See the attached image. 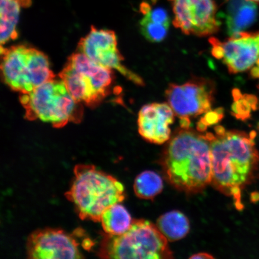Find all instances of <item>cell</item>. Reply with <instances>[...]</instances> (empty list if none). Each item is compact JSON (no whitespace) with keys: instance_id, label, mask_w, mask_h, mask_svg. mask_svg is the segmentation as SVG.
<instances>
[{"instance_id":"14","label":"cell","mask_w":259,"mask_h":259,"mask_svg":"<svg viewBox=\"0 0 259 259\" xmlns=\"http://www.w3.org/2000/svg\"><path fill=\"white\" fill-rule=\"evenodd\" d=\"M227 30L234 36L250 27L256 20L257 8L250 0H226Z\"/></svg>"},{"instance_id":"12","label":"cell","mask_w":259,"mask_h":259,"mask_svg":"<svg viewBox=\"0 0 259 259\" xmlns=\"http://www.w3.org/2000/svg\"><path fill=\"white\" fill-rule=\"evenodd\" d=\"M223 63L231 73L259 71V31L241 32L226 41L219 40Z\"/></svg>"},{"instance_id":"7","label":"cell","mask_w":259,"mask_h":259,"mask_svg":"<svg viewBox=\"0 0 259 259\" xmlns=\"http://www.w3.org/2000/svg\"><path fill=\"white\" fill-rule=\"evenodd\" d=\"M1 53L3 77L15 92L28 93L55 78L48 57L36 49L25 45L2 47Z\"/></svg>"},{"instance_id":"9","label":"cell","mask_w":259,"mask_h":259,"mask_svg":"<svg viewBox=\"0 0 259 259\" xmlns=\"http://www.w3.org/2000/svg\"><path fill=\"white\" fill-rule=\"evenodd\" d=\"M78 52L100 66L115 69L138 85L144 86L143 79L122 64L124 57L117 48V38L114 32L92 27L89 33L81 38Z\"/></svg>"},{"instance_id":"22","label":"cell","mask_w":259,"mask_h":259,"mask_svg":"<svg viewBox=\"0 0 259 259\" xmlns=\"http://www.w3.org/2000/svg\"><path fill=\"white\" fill-rule=\"evenodd\" d=\"M190 258H213L212 255L206 253V252H201V253L196 254L190 257Z\"/></svg>"},{"instance_id":"23","label":"cell","mask_w":259,"mask_h":259,"mask_svg":"<svg viewBox=\"0 0 259 259\" xmlns=\"http://www.w3.org/2000/svg\"><path fill=\"white\" fill-rule=\"evenodd\" d=\"M250 1L254 2H259V0H250Z\"/></svg>"},{"instance_id":"4","label":"cell","mask_w":259,"mask_h":259,"mask_svg":"<svg viewBox=\"0 0 259 259\" xmlns=\"http://www.w3.org/2000/svg\"><path fill=\"white\" fill-rule=\"evenodd\" d=\"M97 255L103 258H171L167 239L157 226L145 220H133L124 234L105 233Z\"/></svg>"},{"instance_id":"1","label":"cell","mask_w":259,"mask_h":259,"mask_svg":"<svg viewBox=\"0 0 259 259\" xmlns=\"http://www.w3.org/2000/svg\"><path fill=\"white\" fill-rule=\"evenodd\" d=\"M210 142L213 187L234 198L236 208H243L241 192L257 174L259 153L255 132L226 131L218 126Z\"/></svg>"},{"instance_id":"3","label":"cell","mask_w":259,"mask_h":259,"mask_svg":"<svg viewBox=\"0 0 259 259\" xmlns=\"http://www.w3.org/2000/svg\"><path fill=\"white\" fill-rule=\"evenodd\" d=\"M73 172L72 184L65 196L72 203L81 220L100 222L106 209L124 200L122 184L95 165L77 164Z\"/></svg>"},{"instance_id":"8","label":"cell","mask_w":259,"mask_h":259,"mask_svg":"<svg viewBox=\"0 0 259 259\" xmlns=\"http://www.w3.org/2000/svg\"><path fill=\"white\" fill-rule=\"evenodd\" d=\"M215 91L211 80L194 76L183 85L170 83L165 94L175 114L190 119L211 110Z\"/></svg>"},{"instance_id":"10","label":"cell","mask_w":259,"mask_h":259,"mask_svg":"<svg viewBox=\"0 0 259 259\" xmlns=\"http://www.w3.org/2000/svg\"><path fill=\"white\" fill-rule=\"evenodd\" d=\"M174 14L173 24L184 34L208 36L220 29L214 0H169Z\"/></svg>"},{"instance_id":"2","label":"cell","mask_w":259,"mask_h":259,"mask_svg":"<svg viewBox=\"0 0 259 259\" xmlns=\"http://www.w3.org/2000/svg\"><path fill=\"white\" fill-rule=\"evenodd\" d=\"M213 135L182 128L171 139L164 151L162 166L168 181L177 189L196 193L211 183Z\"/></svg>"},{"instance_id":"13","label":"cell","mask_w":259,"mask_h":259,"mask_svg":"<svg viewBox=\"0 0 259 259\" xmlns=\"http://www.w3.org/2000/svg\"><path fill=\"white\" fill-rule=\"evenodd\" d=\"M174 115L173 109L166 103L144 106L139 113V134L151 143L164 144L170 138L169 126L174 121Z\"/></svg>"},{"instance_id":"11","label":"cell","mask_w":259,"mask_h":259,"mask_svg":"<svg viewBox=\"0 0 259 259\" xmlns=\"http://www.w3.org/2000/svg\"><path fill=\"white\" fill-rule=\"evenodd\" d=\"M79 231L72 235L59 229H38L28 236V258L33 259L82 258L77 239Z\"/></svg>"},{"instance_id":"5","label":"cell","mask_w":259,"mask_h":259,"mask_svg":"<svg viewBox=\"0 0 259 259\" xmlns=\"http://www.w3.org/2000/svg\"><path fill=\"white\" fill-rule=\"evenodd\" d=\"M19 99L28 120L38 119L58 128L82 121V107L70 95L62 80H49L30 93H21Z\"/></svg>"},{"instance_id":"16","label":"cell","mask_w":259,"mask_h":259,"mask_svg":"<svg viewBox=\"0 0 259 259\" xmlns=\"http://www.w3.org/2000/svg\"><path fill=\"white\" fill-rule=\"evenodd\" d=\"M133 220L131 214L120 203L106 209L100 219L102 228L107 234L120 235L131 228Z\"/></svg>"},{"instance_id":"20","label":"cell","mask_w":259,"mask_h":259,"mask_svg":"<svg viewBox=\"0 0 259 259\" xmlns=\"http://www.w3.org/2000/svg\"><path fill=\"white\" fill-rule=\"evenodd\" d=\"M235 102L232 107V113L236 118L245 119L249 117L251 108L255 106L256 100L254 97L242 96L239 91L233 92Z\"/></svg>"},{"instance_id":"15","label":"cell","mask_w":259,"mask_h":259,"mask_svg":"<svg viewBox=\"0 0 259 259\" xmlns=\"http://www.w3.org/2000/svg\"><path fill=\"white\" fill-rule=\"evenodd\" d=\"M31 0H1L2 45L18 37L16 30L21 8H28Z\"/></svg>"},{"instance_id":"18","label":"cell","mask_w":259,"mask_h":259,"mask_svg":"<svg viewBox=\"0 0 259 259\" xmlns=\"http://www.w3.org/2000/svg\"><path fill=\"white\" fill-rule=\"evenodd\" d=\"M163 189V181L153 171H144L139 174L135 181V193L139 198L153 199L161 192Z\"/></svg>"},{"instance_id":"24","label":"cell","mask_w":259,"mask_h":259,"mask_svg":"<svg viewBox=\"0 0 259 259\" xmlns=\"http://www.w3.org/2000/svg\"><path fill=\"white\" fill-rule=\"evenodd\" d=\"M258 131H259V123H258Z\"/></svg>"},{"instance_id":"6","label":"cell","mask_w":259,"mask_h":259,"mask_svg":"<svg viewBox=\"0 0 259 259\" xmlns=\"http://www.w3.org/2000/svg\"><path fill=\"white\" fill-rule=\"evenodd\" d=\"M59 76L76 102L91 107L99 105L108 95L113 80L112 69L93 62L80 52L68 58Z\"/></svg>"},{"instance_id":"25","label":"cell","mask_w":259,"mask_h":259,"mask_svg":"<svg viewBox=\"0 0 259 259\" xmlns=\"http://www.w3.org/2000/svg\"><path fill=\"white\" fill-rule=\"evenodd\" d=\"M258 88H259V85H258Z\"/></svg>"},{"instance_id":"21","label":"cell","mask_w":259,"mask_h":259,"mask_svg":"<svg viewBox=\"0 0 259 259\" xmlns=\"http://www.w3.org/2000/svg\"><path fill=\"white\" fill-rule=\"evenodd\" d=\"M222 108H219L215 111H210L206 113L205 116L202 118L198 123H197V129L200 132L205 131L207 127L210 125L217 124L221 120L224 115Z\"/></svg>"},{"instance_id":"17","label":"cell","mask_w":259,"mask_h":259,"mask_svg":"<svg viewBox=\"0 0 259 259\" xmlns=\"http://www.w3.org/2000/svg\"><path fill=\"white\" fill-rule=\"evenodd\" d=\"M157 227L167 241L171 242L185 237L190 231L189 220L178 210H173L160 217Z\"/></svg>"},{"instance_id":"19","label":"cell","mask_w":259,"mask_h":259,"mask_svg":"<svg viewBox=\"0 0 259 259\" xmlns=\"http://www.w3.org/2000/svg\"><path fill=\"white\" fill-rule=\"evenodd\" d=\"M142 34L145 38L153 43H158L166 37L169 26L156 23L143 18L140 22Z\"/></svg>"}]
</instances>
